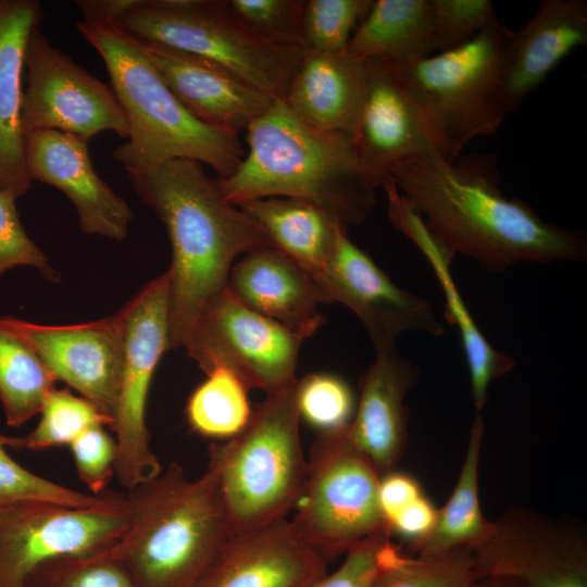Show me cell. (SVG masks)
I'll return each mask as SVG.
<instances>
[{"label": "cell", "mask_w": 587, "mask_h": 587, "mask_svg": "<svg viewBox=\"0 0 587 587\" xmlns=\"http://www.w3.org/2000/svg\"><path fill=\"white\" fill-rule=\"evenodd\" d=\"M222 4L228 16L259 41L304 48L305 0H222Z\"/></svg>", "instance_id": "cell-33"}, {"label": "cell", "mask_w": 587, "mask_h": 587, "mask_svg": "<svg viewBox=\"0 0 587 587\" xmlns=\"http://www.w3.org/2000/svg\"><path fill=\"white\" fill-rule=\"evenodd\" d=\"M128 525L125 503L73 508L39 500L0 508V587H24L48 560L110 550Z\"/></svg>", "instance_id": "cell-12"}, {"label": "cell", "mask_w": 587, "mask_h": 587, "mask_svg": "<svg viewBox=\"0 0 587 587\" xmlns=\"http://www.w3.org/2000/svg\"><path fill=\"white\" fill-rule=\"evenodd\" d=\"M167 301L168 283L164 273L116 314L123 340V372L111 428L116 444L114 476L126 490L162 472L150 446L146 408L157 365L170 350Z\"/></svg>", "instance_id": "cell-10"}, {"label": "cell", "mask_w": 587, "mask_h": 587, "mask_svg": "<svg viewBox=\"0 0 587 587\" xmlns=\"http://www.w3.org/2000/svg\"><path fill=\"white\" fill-rule=\"evenodd\" d=\"M259 225L271 247L313 278L328 264L341 229H347L322 208L290 198H262L238 204Z\"/></svg>", "instance_id": "cell-26"}, {"label": "cell", "mask_w": 587, "mask_h": 587, "mask_svg": "<svg viewBox=\"0 0 587 587\" xmlns=\"http://www.w3.org/2000/svg\"><path fill=\"white\" fill-rule=\"evenodd\" d=\"M436 517L437 509L422 495L388 522V532L390 536L395 534L412 546L429 534Z\"/></svg>", "instance_id": "cell-42"}, {"label": "cell", "mask_w": 587, "mask_h": 587, "mask_svg": "<svg viewBox=\"0 0 587 587\" xmlns=\"http://www.w3.org/2000/svg\"><path fill=\"white\" fill-rule=\"evenodd\" d=\"M348 426L319 433L313 441L291 521L302 539L327 560L367 537L390 536L378 500L382 474L353 444Z\"/></svg>", "instance_id": "cell-9"}, {"label": "cell", "mask_w": 587, "mask_h": 587, "mask_svg": "<svg viewBox=\"0 0 587 587\" xmlns=\"http://www.w3.org/2000/svg\"><path fill=\"white\" fill-rule=\"evenodd\" d=\"M514 32L497 18L465 43L392 64L428 121L447 163L472 139L492 134L510 113L504 72Z\"/></svg>", "instance_id": "cell-7"}, {"label": "cell", "mask_w": 587, "mask_h": 587, "mask_svg": "<svg viewBox=\"0 0 587 587\" xmlns=\"http://www.w3.org/2000/svg\"><path fill=\"white\" fill-rule=\"evenodd\" d=\"M24 154L32 182L49 184L76 208L83 233L122 241L133 218L127 202L98 175L87 142L54 129L24 134Z\"/></svg>", "instance_id": "cell-17"}, {"label": "cell", "mask_w": 587, "mask_h": 587, "mask_svg": "<svg viewBox=\"0 0 587 587\" xmlns=\"http://www.w3.org/2000/svg\"><path fill=\"white\" fill-rule=\"evenodd\" d=\"M372 3L373 0H305L304 48L327 53L346 51Z\"/></svg>", "instance_id": "cell-36"}, {"label": "cell", "mask_w": 587, "mask_h": 587, "mask_svg": "<svg viewBox=\"0 0 587 587\" xmlns=\"http://www.w3.org/2000/svg\"><path fill=\"white\" fill-rule=\"evenodd\" d=\"M108 21L139 41L209 59L275 99L285 98L307 52L253 38L222 0H109Z\"/></svg>", "instance_id": "cell-8"}, {"label": "cell", "mask_w": 587, "mask_h": 587, "mask_svg": "<svg viewBox=\"0 0 587 587\" xmlns=\"http://www.w3.org/2000/svg\"><path fill=\"white\" fill-rule=\"evenodd\" d=\"M140 42L173 93L189 112L212 127L238 136L276 100L209 59Z\"/></svg>", "instance_id": "cell-19"}, {"label": "cell", "mask_w": 587, "mask_h": 587, "mask_svg": "<svg viewBox=\"0 0 587 587\" xmlns=\"http://www.w3.org/2000/svg\"><path fill=\"white\" fill-rule=\"evenodd\" d=\"M77 474L93 495L105 491L114 476L115 439L103 426L87 429L70 444Z\"/></svg>", "instance_id": "cell-41"}, {"label": "cell", "mask_w": 587, "mask_h": 587, "mask_svg": "<svg viewBox=\"0 0 587 587\" xmlns=\"http://www.w3.org/2000/svg\"><path fill=\"white\" fill-rule=\"evenodd\" d=\"M303 335L242 304L228 288L197 319L184 348L209 374L222 367L250 389L275 394L296 380Z\"/></svg>", "instance_id": "cell-11"}, {"label": "cell", "mask_w": 587, "mask_h": 587, "mask_svg": "<svg viewBox=\"0 0 587 587\" xmlns=\"http://www.w3.org/2000/svg\"><path fill=\"white\" fill-rule=\"evenodd\" d=\"M327 561L282 519L233 534L195 587H313Z\"/></svg>", "instance_id": "cell-18"}, {"label": "cell", "mask_w": 587, "mask_h": 587, "mask_svg": "<svg viewBox=\"0 0 587 587\" xmlns=\"http://www.w3.org/2000/svg\"><path fill=\"white\" fill-rule=\"evenodd\" d=\"M138 197L165 224L172 246L168 348H184L203 309L228 286L234 261L270 246L254 220L222 193L217 178L189 159L128 173Z\"/></svg>", "instance_id": "cell-2"}, {"label": "cell", "mask_w": 587, "mask_h": 587, "mask_svg": "<svg viewBox=\"0 0 587 587\" xmlns=\"http://www.w3.org/2000/svg\"><path fill=\"white\" fill-rule=\"evenodd\" d=\"M227 288L249 309L307 338L326 322L314 278L273 247L253 249L234 263Z\"/></svg>", "instance_id": "cell-21"}, {"label": "cell", "mask_w": 587, "mask_h": 587, "mask_svg": "<svg viewBox=\"0 0 587 587\" xmlns=\"http://www.w3.org/2000/svg\"><path fill=\"white\" fill-rule=\"evenodd\" d=\"M347 51L392 64L432 55L436 51L433 0H373Z\"/></svg>", "instance_id": "cell-27"}, {"label": "cell", "mask_w": 587, "mask_h": 587, "mask_svg": "<svg viewBox=\"0 0 587 587\" xmlns=\"http://www.w3.org/2000/svg\"><path fill=\"white\" fill-rule=\"evenodd\" d=\"M0 325L28 346L57 380L77 390L113 422L123 372V340L116 315L73 325H43L4 316Z\"/></svg>", "instance_id": "cell-15"}, {"label": "cell", "mask_w": 587, "mask_h": 587, "mask_svg": "<svg viewBox=\"0 0 587 587\" xmlns=\"http://www.w3.org/2000/svg\"><path fill=\"white\" fill-rule=\"evenodd\" d=\"M24 587H133L110 550L89 555L59 557L36 567Z\"/></svg>", "instance_id": "cell-37"}, {"label": "cell", "mask_w": 587, "mask_h": 587, "mask_svg": "<svg viewBox=\"0 0 587 587\" xmlns=\"http://www.w3.org/2000/svg\"><path fill=\"white\" fill-rule=\"evenodd\" d=\"M248 150L237 168L218 179L232 203L262 198L311 202L342 225L362 223L375 204L351 139L314 129L276 99L246 128Z\"/></svg>", "instance_id": "cell-3"}, {"label": "cell", "mask_w": 587, "mask_h": 587, "mask_svg": "<svg viewBox=\"0 0 587 587\" xmlns=\"http://www.w3.org/2000/svg\"><path fill=\"white\" fill-rule=\"evenodd\" d=\"M322 303H341L366 329L375 353L396 348L398 336L423 332L440 336L441 321L427 300L396 285L341 229L334 253L314 277Z\"/></svg>", "instance_id": "cell-14"}, {"label": "cell", "mask_w": 587, "mask_h": 587, "mask_svg": "<svg viewBox=\"0 0 587 587\" xmlns=\"http://www.w3.org/2000/svg\"><path fill=\"white\" fill-rule=\"evenodd\" d=\"M15 199L10 191L0 190V275L9 268L26 265L37 268L47 279L58 283L59 272L26 234L18 217Z\"/></svg>", "instance_id": "cell-40"}, {"label": "cell", "mask_w": 587, "mask_h": 587, "mask_svg": "<svg viewBox=\"0 0 587 587\" xmlns=\"http://www.w3.org/2000/svg\"><path fill=\"white\" fill-rule=\"evenodd\" d=\"M24 64V134L54 129L88 143L97 134L111 130L127 139V118L111 84L99 80L53 47L38 27L28 37Z\"/></svg>", "instance_id": "cell-13"}, {"label": "cell", "mask_w": 587, "mask_h": 587, "mask_svg": "<svg viewBox=\"0 0 587 587\" xmlns=\"http://www.w3.org/2000/svg\"><path fill=\"white\" fill-rule=\"evenodd\" d=\"M297 405L300 420L319 430L347 427L355 412L351 387L330 373H311L297 379Z\"/></svg>", "instance_id": "cell-35"}, {"label": "cell", "mask_w": 587, "mask_h": 587, "mask_svg": "<svg viewBox=\"0 0 587 587\" xmlns=\"http://www.w3.org/2000/svg\"><path fill=\"white\" fill-rule=\"evenodd\" d=\"M419 375L417 366L396 348L375 353L374 362L361 374L348 434L380 474L391 471L404 448L408 411L403 400Z\"/></svg>", "instance_id": "cell-22"}, {"label": "cell", "mask_w": 587, "mask_h": 587, "mask_svg": "<svg viewBox=\"0 0 587 587\" xmlns=\"http://www.w3.org/2000/svg\"><path fill=\"white\" fill-rule=\"evenodd\" d=\"M475 567L467 547L417 558L402 554L371 587H470Z\"/></svg>", "instance_id": "cell-34"}, {"label": "cell", "mask_w": 587, "mask_h": 587, "mask_svg": "<svg viewBox=\"0 0 587 587\" xmlns=\"http://www.w3.org/2000/svg\"><path fill=\"white\" fill-rule=\"evenodd\" d=\"M207 376L188 398V424L201 436L229 439L240 433L252 416L249 389L226 369H215Z\"/></svg>", "instance_id": "cell-30"}, {"label": "cell", "mask_w": 587, "mask_h": 587, "mask_svg": "<svg viewBox=\"0 0 587 587\" xmlns=\"http://www.w3.org/2000/svg\"><path fill=\"white\" fill-rule=\"evenodd\" d=\"M483 436L484 421L478 413L471 426L464 461L450 498L437 510L429 534L410 546L417 555H435L460 547L475 549L494 533L495 523L484 516L479 501L478 467Z\"/></svg>", "instance_id": "cell-28"}, {"label": "cell", "mask_w": 587, "mask_h": 587, "mask_svg": "<svg viewBox=\"0 0 587 587\" xmlns=\"http://www.w3.org/2000/svg\"><path fill=\"white\" fill-rule=\"evenodd\" d=\"M417 482L400 472H386L380 475L378 500L387 528L388 522L403 508L422 496Z\"/></svg>", "instance_id": "cell-43"}, {"label": "cell", "mask_w": 587, "mask_h": 587, "mask_svg": "<svg viewBox=\"0 0 587 587\" xmlns=\"http://www.w3.org/2000/svg\"><path fill=\"white\" fill-rule=\"evenodd\" d=\"M532 587H587L585 572L577 571L542 580Z\"/></svg>", "instance_id": "cell-44"}, {"label": "cell", "mask_w": 587, "mask_h": 587, "mask_svg": "<svg viewBox=\"0 0 587 587\" xmlns=\"http://www.w3.org/2000/svg\"><path fill=\"white\" fill-rule=\"evenodd\" d=\"M43 12L35 0H0V190L18 198L30 188L21 125L25 50Z\"/></svg>", "instance_id": "cell-25"}, {"label": "cell", "mask_w": 587, "mask_h": 587, "mask_svg": "<svg viewBox=\"0 0 587 587\" xmlns=\"http://www.w3.org/2000/svg\"><path fill=\"white\" fill-rule=\"evenodd\" d=\"M23 448L22 438L0 435V508L24 501L39 500L73 508H108L125 503V494L105 490L85 494L36 475L16 463L5 448Z\"/></svg>", "instance_id": "cell-31"}, {"label": "cell", "mask_w": 587, "mask_h": 587, "mask_svg": "<svg viewBox=\"0 0 587 587\" xmlns=\"http://www.w3.org/2000/svg\"><path fill=\"white\" fill-rule=\"evenodd\" d=\"M128 525L110 549L133 587H195L234 534L214 475L175 462L127 490Z\"/></svg>", "instance_id": "cell-4"}, {"label": "cell", "mask_w": 587, "mask_h": 587, "mask_svg": "<svg viewBox=\"0 0 587 587\" xmlns=\"http://www.w3.org/2000/svg\"><path fill=\"white\" fill-rule=\"evenodd\" d=\"M38 425L22 438L23 448L41 450L68 445L91 427L112 426V420L70 389L54 388L46 398Z\"/></svg>", "instance_id": "cell-32"}, {"label": "cell", "mask_w": 587, "mask_h": 587, "mask_svg": "<svg viewBox=\"0 0 587 587\" xmlns=\"http://www.w3.org/2000/svg\"><path fill=\"white\" fill-rule=\"evenodd\" d=\"M76 27L104 61L128 124L127 141L114 159L128 173H146L175 159L212 167L229 176L246 150L237 135L197 118L179 101L143 52L139 40L111 22L79 21Z\"/></svg>", "instance_id": "cell-5"}, {"label": "cell", "mask_w": 587, "mask_h": 587, "mask_svg": "<svg viewBox=\"0 0 587 587\" xmlns=\"http://www.w3.org/2000/svg\"><path fill=\"white\" fill-rule=\"evenodd\" d=\"M587 42L586 0H542L533 17L514 32L503 80L511 112L576 48Z\"/></svg>", "instance_id": "cell-23"}, {"label": "cell", "mask_w": 587, "mask_h": 587, "mask_svg": "<svg viewBox=\"0 0 587 587\" xmlns=\"http://www.w3.org/2000/svg\"><path fill=\"white\" fill-rule=\"evenodd\" d=\"M390 176L445 248L488 271L587 257L583 233L546 222L525 201L501 191L492 154L453 163L412 159L395 166Z\"/></svg>", "instance_id": "cell-1"}, {"label": "cell", "mask_w": 587, "mask_h": 587, "mask_svg": "<svg viewBox=\"0 0 587 587\" xmlns=\"http://www.w3.org/2000/svg\"><path fill=\"white\" fill-rule=\"evenodd\" d=\"M433 12L439 52L465 43L497 18L489 0H433Z\"/></svg>", "instance_id": "cell-39"}, {"label": "cell", "mask_w": 587, "mask_h": 587, "mask_svg": "<svg viewBox=\"0 0 587 587\" xmlns=\"http://www.w3.org/2000/svg\"><path fill=\"white\" fill-rule=\"evenodd\" d=\"M55 382L35 352L0 325V401L7 424L18 427L40 413Z\"/></svg>", "instance_id": "cell-29"}, {"label": "cell", "mask_w": 587, "mask_h": 587, "mask_svg": "<svg viewBox=\"0 0 587 587\" xmlns=\"http://www.w3.org/2000/svg\"><path fill=\"white\" fill-rule=\"evenodd\" d=\"M367 85V62L349 53L307 50L283 99L308 126L350 138Z\"/></svg>", "instance_id": "cell-24"}, {"label": "cell", "mask_w": 587, "mask_h": 587, "mask_svg": "<svg viewBox=\"0 0 587 587\" xmlns=\"http://www.w3.org/2000/svg\"><path fill=\"white\" fill-rule=\"evenodd\" d=\"M299 423L296 380L266 395L236 436L210 445L208 470L234 534L286 519L296 509L308 466Z\"/></svg>", "instance_id": "cell-6"}, {"label": "cell", "mask_w": 587, "mask_h": 587, "mask_svg": "<svg viewBox=\"0 0 587 587\" xmlns=\"http://www.w3.org/2000/svg\"><path fill=\"white\" fill-rule=\"evenodd\" d=\"M366 62V92L350 139L364 176L377 188L402 162L444 159L428 121L395 66L379 59Z\"/></svg>", "instance_id": "cell-16"}, {"label": "cell", "mask_w": 587, "mask_h": 587, "mask_svg": "<svg viewBox=\"0 0 587 587\" xmlns=\"http://www.w3.org/2000/svg\"><path fill=\"white\" fill-rule=\"evenodd\" d=\"M402 553L388 535L367 537L352 546L341 565L313 587H371Z\"/></svg>", "instance_id": "cell-38"}, {"label": "cell", "mask_w": 587, "mask_h": 587, "mask_svg": "<svg viewBox=\"0 0 587 587\" xmlns=\"http://www.w3.org/2000/svg\"><path fill=\"white\" fill-rule=\"evenodd\" d=\"M388 217L392 226L411 239L429 261L446 299V320L459 330L475 408L483 410L492 380L508 374L515 360L495 348L482 334L465 305L451 275L454 255L433 235L421 214L396 190L387 193Z\"/></svg>", "instance_id": "cell-20"}]
</instances>
